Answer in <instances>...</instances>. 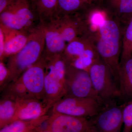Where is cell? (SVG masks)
<instances>
[{
	"mask_svg": "<svg viewBox=\"0 0 132 132\" xmlns=\"http://www.w3.org/2000/svg\"><path fill=\"white\" fill-rule=\"evenodd\" d=\"M44 25L45 47L43 57L63 54L67 45L59 30L57 19L53 18Z\"/></svg>",
	"mask_w": 132,
	"mask_h": 132,
	"instance_id": "obj_12",
	"label": "cell"
},
{
	"mask_svg": "<svg viewBox=\"0 0 132 132\" xmlns=\"http://www.w3.org/2000/svg\"><path fill=\"white\" fill-rule=\"evenodd\" d=\"M96 1H97V2H98V1H99V0H96Z\"/></svg>",
	"mask_w": 132,
	"mask_h": 132,
	"instance_id": "obj_31",
	"label": "cell"
},
{
	"mask_svg": "<svg viewBox=\"0 0 132 132\" xmlns=\"http://www.w3.org/2000/svg\"><path fill=\"white\" fill-rule=\"evenodd\" d=\"M1 95L7 96L16 101L33 97L19 79L9 84L2 90Z\"/></svg>",
	"mask_w": 132,
	"mask_h": 132,
	"instance_id": "obj_21",
	"label": "cell"
},
{
	"mask_svg": "<svg viewBox=\"0 0 132 132\" xmlns=\"http://www.w3.org/2000/svg\"><path fill=\"white\" fill-rule=\"evenodd\" d=\"M44 58L45 60L44 100L53 106L55 102L66 95V63L63 54Z\"/></svg>",
	"mask_w": 132,
	"mask_h": 132,
	"instance_id": "obj_4",
	"label": "cell"
},
{
	"mask_svg": "<svg viewBox=\"0 0 132 132\" xmlns=\"http://www.w3.org/2000/svg\"><path fill=\"white\" fill-rule=\"evenodd\" d=\"M5 44L3 60L18 53L26 45L31 32L12 31L3 28Z\"/></svg>",
	"mask_w": 132,
	"mask_h": 132,
	"instance_id": "obj_15",
	"label": "cell"
},
{
	"mask_svg": "<svg viewBox=\"0 0 132 132\" xmlns=\"http://www.w3.org/2000/svg\"><path fill=\"white\" fill-rule=\"evenodd\" d=\"M16 101V113L12 123L16 120H30L42 117L47 114L52 107L46 101L34 97Z\"/></svg>",
	"mask_w": 132,
	"mask_h": 132,
	"instance_id": "obj_11",
	"label": "cell"
},
{
	"mask_svg": "<svg viewBox=\"0 0 132 132\" xmlns=\"http://www.w3.org/2000/svg\"><path fill=\"white\" fill-rule=\"evenodd\" d=\"M44 129L51 132H93L90 119L52 112Z\"/></svg>",
	"mask_w": 132,
	"mask_h": 132,
	"instance_id": "obj_9",
	"label": "cell"
},
{
	"mask_svg": "<svg viewBox=\"0 0 132 132\" xmlns=\"http://www.w3.org/2000/svg\"><path fill=\"white\" fill-rule=\"evenodd\" d=\"M105 104L98 99L64 96L54 104L52 112L76 117L90 118L97 115Z\"/></svg>",
	"mask_w": 132,
	"mask_h": 132,
	"instance_id": "obj_6",
	"label": "cell"
},
{
	"mask_svg": "<svg viewBox=\"0 0 132 132\" xmlns=\"http://www.w3.org/2000/svg\"><path fill=\"white\" fill-rule=\"evenodd\" d=\"M45 47V28L42 24L31 33L22 49L8 57L6 65L10 73L8 84L17 80L27 69L41 59Z\"/></svg>",
	"mask_w": 132,
	"mask_h": 132,
	"instance_id": "obj_2",
	"label": "cell"
},
{
	"mask_svg": "<svg viewBox=\"0 0 132 132\" xmlns=\"http://www.w3.org/2000/svg\"><path fill=\"white\" fill-rule=\"evenodd\" d=\"M122 38L121 59L131 56L132 54V18L128 23Z\"/></svg>",
	"mask_w": 132,
	"mask_h": 132,
	"instance_id": "obj_23",
	"label": "cell"
},
{
	"mask_svg": "<svg viewBox=\"0 0 132 132\" xmlns=\"http://www.w3.org/2000/svg\"><path fill=\"white\" fill-rule=\"evenodd\" d=\"M96 54H98L96 48H94V46L93 47L89 46L81 55L70 65L76 68L88 71L94 60L99 56H96Z\"/></svg>",
	"mask_w": 132,
	"mask_h": 132,
	"instance_id": "obj_22",
	"label": "cell"
},
{
	"mask_svg": "<svg viewBox=\"0 0 132 132\" xmlns=\"http://www.w3.org/2000/svg\"><path fill=\"white\" fill-rule=\"evenodd\" d=\"M65 80V96L95 98L101 101L95 91L88 71L66 63Z\"/></svg>",
	"mask_w": 132,
	"mask_h": 132,
	"instance_id": "obj_7",
	"label": "cell"
},
{
	"mask_svg": "<svg viewBox=\"0 0 132 132\" xmlns=\"http://www.w3.org/2000/svg\"><path fill=\"white\" fill-rule=\"evenodd\" d=\"M120 25L115 19H106L99 27L100 35L95 47L99 57L108 66L118 84L122 45Z\"/></svg>",
	"mask_w": 132,
	"mask_h": 132,
	"instance_id": "obj_1",
	"label": "cell"
},
{
	"mask_svg": "<svg viewBox=\"0 0 132 132\" xmlns=\"http://www.w3.org/2000/svg\"></svg>",
	"mask_w": 132,
	"mask_h": 132,
	"instance_id": "obj_32",
	"label": "cell"
},
{
	"mask_svg": "<svg viewBox=\"0 0 132 132\" xmlns=\"http://www.w3.org/2000/svg\"><path fill=\"white\" fill-rule=\"evenodd\" d=\"M97 6L99 10L113 16L111 18L119 24L121 20H125V22L128 20L129 22L132 18V0H99Z\"/></svg>",
	"mask_w": 132,
	"mask_h": 132,
	"instance_id": "obj_13",
	"label": "cell"
},
{
	"mask_svg": "<svg viewBox=\"0 0 132 132\" xmlns=\"http://www.w3.org/2000/svg\"><path fill=\"white\" fill-rule=\"evenodd\" d=\"M119 98L124 104L132 99V55L121 59L119 74Z\"/></svg>",
	"mask_w": 132,
	"mask_h": 132,
	"instance_id": "obj_14",
	"label": "cell"
},
{
	"mask_svg": "<svg viewBox=\"0 0 132 132\" xmlns=\"http://www.w3.org/2000/svg\"><path fill=\"white\" fill-rule=\"evenodd\" d=\"M80 0H58L55 17L61 18L80 13L89 7Z\"/></svg>",
	"mask_w": 132,
	"mask_h": 132,
	"instance_id": "obj_20",
	"label": "cell"
},
{
	"mask_svg": "<svg viewBox=\"0 0 132 132\" xmlns=\"http://www.w3.org/2000/svg\"><path fill=\"white\" fill-rule=\"evenodd\" d=\"M5 38L3 30L0 27V60H3V55L5 52Z\"/></svg>",
	"mask_w": 132,
	"mask_h": 132,
	"instance_id": "obj_27",
	"label": "cell"
},
{
	"mask_svg": "<svg viewBox=\"0 0 132 132\" xmlns=\"http://www.w3.org/2000/svg\"><path fill=\"white\" fill-rule=\"evenodd\" d=\"M125 104L123 111V132H131L132 130V99Z\"/></svg>",
	"mask_w": 132,
	"mask_h": 132,
	"instance_id": "obj_24",
	"label": "cell"
},
{
	"mask_svg": "<svg viewBox=\"0 0 132 132\" xmlns=\"http://www.w3.org/2000/svg\"><path fill=\"white\" fill-rule=\"evenodd\" d=\"M16 101L5 95L0 100V129L12 123L16 113Z\"/></svg>",
	"mask_w": 132,
	"mask_h": 132,
	"instance_id": "obj_19",
	"label": "cell"
},
{
	"mask_svg": "<svg viewBox=\"0 0 132 132\" xmlns=\"http://www.w3.org/2000/svg\"><path fill=\"white\" fill-rule=\"evenodd\" d=\"M125 105L115 101L105 104L97 115L90 118L93 132H120Z\"/></svg>",
	"mask_w": 132,
	"mask_h": 132,
	"instance_id": "obj_8",
	"label": "cell"
},
{
	"mask_svg": "<svg viewBox=\"0 0 132 132\" xmlns=\"http://www.w3.org/2000/svg\"><path fill=\"white\" fill-rule=\"evenodd\" d=\"M50 115L30 120H18L13 121L1 128L0 132H33L47 120Z\"/></svg>",
	"mask_w": 132,
	"mask_h": 132,
	"instance_id": "obj_17",
	"label": "cell"
},
{
	"mask_svg": "<svg viewBox=\"0 0 132 132\" xmlns=\"http://www.w3.org/2000/svg\"><path fill=\"white\" fill-rule=\"evenodd\" d=\"M10 73L8 69L3 61H0V88L1 91L8 84Z\"/></svg>",
	"mask_w": 132,
	"mask_h": 132,
	"instance_id": "obj_25",
	"label": "cell"
},
{
	"mask_svg": "<svg viewBox=\"0 0 132 132\" xmlns=\"http://www.w3.org/2000/svg\"><path fill=\"white\" fill-rule=\"evenodd\" d=\"M33 132H51L47 130H45L44 128H42V126L39 128L37 130H36L35 131Z\"/></svg>",
	"mask_w": 132,
	"mask_h": 132,
	"instance_id": "obj_29",
	"label": "cell"
},
{
	"mask_svg": "<svg viewBox=\"0 0 132 132\" xmlns=\"http://www.w3.org/2000/svg\"><path fill=\"white\" fill-rule=\"evenodd\" d=\"M106 20L104 15L100 10L93 12L90 19V22L93 28H99L104 23Z\"/></svg>",
	"mask_w": 132,
	"mask_h": 132,
	"instance_id": "obj_26",
	"label": "cell"
},
{
	"mask_svg": "<svg viewBox=\"0 0 132 132\" xmlns=\"http://www.w3.org/2000/svg\"><path fill=\"white\" fill-rule=\"evenodd\" d=\"M34 8L43 24L55 16L58 0H31Z\"/></svg>",
	"mask_w": 132,
	"mask_h": 132,
	"instance_id": "obj_18",
	"label": "cell"
},
{
	"mask_svg": "<svg viewBox=\"0 0 132 132\" xmlns=\"http://www.w3.org/2000/svg\"><path fill=\"white\" fill-rule=\"evenodd\" d=\"M1 26L16 31L31 32L42 23L31 0H12L0 13Z\"/></svg>",
	"mask_w": 132,
	"mask_h": 132,
	"instance_id": "obj_3",
	"label": "cell"
},
{
	"mask_svg": "<svg viewBox=\"0 0 132 132\" xmlns=\"http://www.w3.org/2000/svg\"><path fill=\"white\" fill-rule=\"evenodd\" d=\"M95 91L104 104L115 101L120 96L119 84L100 57L95 59L88 70Z\"/></svg>",
	"mask_w": 132,
	"mask_h": 132,
	"instance_id": "obj_5",
	"label": "cell"
},
{
	"mask_svg": "<svg viewBox=\"0 0 132 132\" xmlns=\"http://www.w3.org/2000/svg\"><path fill=\"white\" fill-rule=\"evenodd\" d=\"M80 1L85 4L89 5L90 4V2H93L94 0H80Z\"/></svg>",
	"mask_w": 132,
	"mask_h": 132,
	"instance_id": "obj_30",
	"label": "cell"
},
{
	"mask_svg": "<svg viewBox=\"0 0 132 132\" xmlns=\"http://www.w3.org/2000/svg\"><path fill=\"white\" fill-rule=\"evenodd\" d=\"M90 46V40L87 35L76 38L66 46L63 56L66 63L71 64L81 55Z\"/></svg>",
	"mask_w": 132,
	"mask_h": 132,
	"instance_id": "obj_16",
	"label": "cell"
},
{
	"mask_svg": "<svg viewBox=\"0 0 132 132\" xmlns=\"http://www.w3.org/2000/svg\"><path fill=\"white\" fill-rule=\"evenodd\" d=\"M12 0H0V13L6 9Z\"/></svg>",
	"mask_w": 132,
	"mask_h": 132,
	"instance_id": "obj_28",
	"label": "cell"
},
{
	"mask_svg": "<svg viewBox=\"0 0 132 132\" xmlns=\"http://www.w3.org/2000/svg\"><path fill=\"white\" fill-rule=\"evenodd\" d=\"M45 60L44 57L27 69L19 78L31 96L45 99Z\"/></svg>",
	"mask_w": 132,
	"mask_h": 132,
	"instance_id": "obj_10",
	"label": "cell"
}]
</instances>
